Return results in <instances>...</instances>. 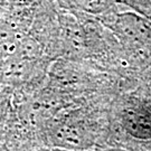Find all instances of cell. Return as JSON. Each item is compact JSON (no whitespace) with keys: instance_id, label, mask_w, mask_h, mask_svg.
I'll return each instance as SVG.
<instances>
[{"instance_id":"1","label":"cell","mask_w":151,"mask_h":151,"mask_svg":"<svg viewBox=\"0 0 151 151\" xmlns=\"http://www.w3.org/2000/svg\"><path fill=\"white\" fill-rule=\"evenodd\" d=\"M70 4L75 5L76 7L83 10L95 14L106 10L111 5V0H70Z\"/></svg>"},{"instance_id":"2","label":"cell","mask_w":151,"mask_h":151,"mask_svg":"<svg viewBox=\"0 0 151 151\" xmlns=\"http://www.w3.org/2000/svg\"><path fill=\"white\" fill-rule=\"evenodd\" d=\"M11 4H15V5H19V6H24V5H28V4H32L35 0H8Z\"/></svg>"}]
</instances>
